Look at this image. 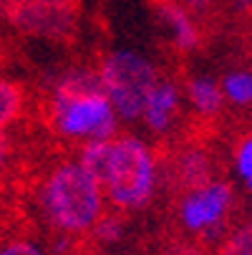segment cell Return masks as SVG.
Returning a JSON list of instances; mask_svg holds the SVG:
<instances>
[{"mask_svg":"<svg viewBox=\"0 0 252 255\" xmlns=\"http://www.w3.org/2000/svg\"><path fill=\"white\" fill-rule=\"evenodd\" d=\"M187 99L199 117H217L225 106V96L220 89V81L212 76H194L187 84Z\"/></svg>","mask_w":252,"mask_h":255,"instance_id":"9","label":"cell"},{"mask_svg":"<svg viewBox=\"0 0 252 255\" xmlns=\"http://www.w3.org/2000/svg\"><path fill=\"white\" fill-rule=\"evenodd\" d=\"M222 96L227 104L237 106V109H247L252 106V71H230V74L222 76L220 81Z\"/></svg>","mask_w":252,"mask_h":255,"instance_id":"11","label":"cell"},{"mask_svg":"<svg viewBox=\"0 0 252 255\" xmlns=\"http://www.w3.org/2000/svg\"><path fill=\"white\" fill-rule=\"evenodd\" d=\"M232 3H235V8H237V10H245V8H250V5H252V0H232Z\"/></svg>","mask_w":252,"mask_h":255,"instance_id":"19","label":"cell"},{"mask_svg":"<svg viewBox=\"0 0 252 255\" xmlns=\"http://www.w3.org/2000/svg\"><path fill=\"white\" fill-rule=\"evenodd\" d=\"M53 127L68 136L81 141L114 139L119 117L106 99L98 71L74 68L63 74L53 89Z\"/></svg>","mask_w":252,"mask_h":255,"instance_id":"1","label":"cell"},{"mask_svg":"<svg viewBox=\"0 0 252 255\" xmlns=\"http://www.w3.org/2000/svg\"><path fill=\"white\" fill-rule=\"evenodd\" d=\"M124 230H126L124 228V217L119 212H106L103 210V215L98 217L96 225L91 228V235L101 245H114V243H119L124 238Z\"/></svg>","mask_w":252,"mask_h":255,"instance_id":"14","label":"cell"},{"mask_svg":"<svg viewBox=\"0 0 252 255\" xmlns=\"http://www.w3.org/2000/svg\"><path fill=\"white\" fill-rule=\"evenodd\" d=\"M8 154H10L8 139H5L3 131H0V174H3V169H5V164H8Z\"/></svg>","mask_w":252,"mask_h":255,"instance_id":"18","label":"cell"},{"mask_svg":"<svg viewBox=\"0 0 252 255\" xmlns=\"http://www.w3.org/2000/svg\"><path fill=\"white\" fill-rule=\"evenodd\" d=\"M98 81L109 104L114 106L116 117L126 122H136L141 119L149 91L159 81V71L141 53L114 51L101 61Z\"/></svg>","mask_w":252,"mask_h":255,"instance_id":"4","label":"cell"},{"mask_svg":"<svg viewBox=\"0 0 252 255\" xmlns=\"http://www.w3.org/2000/svg\"><path fill=\"white\" fill-rule=\"evenodd\" d=\"M0 255H46V250L25 238H10L0 243Z\"/></svg>","mask_w":252,"mask_h":255,"instance_id":"16","label":"cell"},{"mask_svg":"<svg viewBox=\"0 0 252 255\" xmlns=\"http://www.w3.org/2000/svg\"><path fill=\"white\" fill-rule=\"evenodd\" d=\"M10 25L28 35L61 41L76 30V0H3Z\"/></svg>","mask_w":252,"mask_h":255,"instance_id":"6","label":"cell"},{"mask_svg":"<svg viewBox=\"0 0 252 255\" xmlns=\"http://www.w3.org/2000/svg\"><path fill=\"white\" fill-rule=\"evenodd\" d=\"M235 192L225 179H209L199 187L184 190L179 197L176 220L187 235L204 243H220L230 230Z\"/></svg>","mask_w":252,"mask_h":255,"instance_id":"5","label":"cell"},{"mask_svg":"<svg viewBox=\"0 0 252 255\" xmlns=\"http://www.w3.org/2000/svg\"><path fill=\"white\" fill-rule=\"evenodd\" d=\"M157 13L162 23L167 25L171 41L179 51H194L199 46V28L194 25V18L176 3V0H159Z\"/></svg>","mask_w":252,"mask_h":255,"instance_id":"8","label":"cell"},{"mask_svg":"<svg viewBox=\"0 0 252 255\" xmlns=\"http://www.w3.org/2000/svg\"><path fill=\"white\" fill-rule=\"evenodd\" d=\"M217 255H252V223L230 228L227 235L220 240Z\"/></svg>","mask_w":252,"mask_h":255,"instance_id":"13","label":"cell"},{"mask_svg":"<svg viewBox=\"0 0 252 255\" xmlns=\"http://www.w3.org/2000/svg\"><path fill=\"white\" fill-rule=\"evenodd\" d=\"M41 207L56 233L76 238L91 233L103 215L106 195L79 162H61L41 187Z\"/></svg>","mask_w":252,"mask_h":255,"instance_id":"2","label":"cell"},{"mask_svg":"<svg viewBox=\"0 0 252 255\" xmlns=\"http://www.w3.org/2000/svg\"><path fill=\"white\" fill-rule=\"evenodd\" d=\"M23 109V91L18 84L0 79V131L13 124Z\"/></svg>","mask_w":252,"mask_h":255,"instance_id":"12","label":"cell"},{"mask_svg":"<svg viewBox=\"0 0 252 255\" xmlns=\"http://www.w3.org/2000/svg\"><path fill=\"white\" fill-rule=\"evenodd\" d=\"M235 172L240 182L252 192V134L240 139L237 149H235Z\"/></svg>","mask_w":252,"mask_h":255,"instance_id":"15","label":"cell"},{"mask_svg":"<svg viewBox=\"0 0 252 255\" xmlns=\"http://www.w3.org/2000/svg\"><path fill=\"white\" fill-rule=\"evenodd\" d=\"M179 104H182V91H179V86L169 79H159L147 96V104H144V112H141V122L154 134H164V131L171 129V124L179 114Z\"/></svg>","mask_w":252,"mask_h":255,"instance_id":"7","label":"cell"},{"mask_svg":"<svg viewBox=\"0 0 252 255\" xmlns=\"http://www.w3.org/2000/svg\"><path fill=\"white\" fill-rule=\"evenodd\" d=\"M212 3H214V0H182L179 5H182L189 15H204L212 8Z\"/></svg>","mask_w":252,"mask_h":255,"instance_id":"17","label":"cell"},{"mask_svg":"<svg viewBox=\"0 0 252 255\" xmlns=\"http://www.w3.org/2000/svg\"><path fill=\"white\" fill-rule=\"evenodd\" d=\"M209 159L202 149H187L182 157L176 159V179L184 190L199 187L204 182H209Z\"/></svg>","mask_w":252,"mask_h":255,"instance_id":"10","label":"cell"},{"mask_svg":"<svg viewBox=\"0 0 252 255\" xmlns=\"http://www.w3.org/2000/svg\"><path fill=\"white\" fill-rule=\"evenodd\" d=\"M101 190L119 212L147 207L157 190V159L149 144L134 134L114 136Z\"/></svg>","mask_w":252,"mask_h":255,"instance_id":"3","label":"cell"}]
</instances>
